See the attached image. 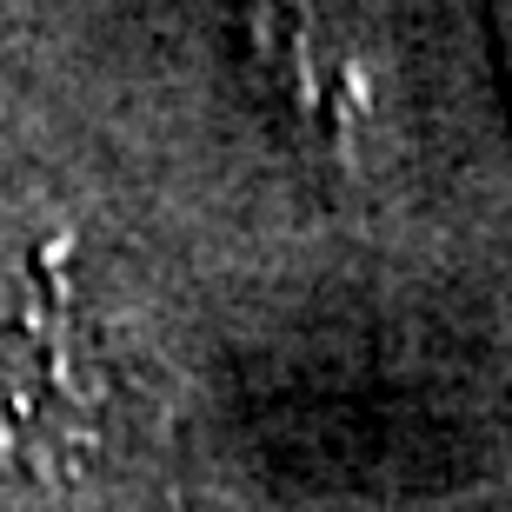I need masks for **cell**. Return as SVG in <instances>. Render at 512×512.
<instances>
[{
    "mask_svg": "<svg viewBox=\"0 0 512 512\" xmlns=\"http://www.w3.org/2000/svg\"><path fill=\"white\" fill-rule=\"evenodd\" d=\"M120 473V360L67 240L0 220V493L94 506Z\"/></svg>",
    "mask_w": 512,
    "mask_h": 512,
    "instance_id": "obj_1",
    "label": "cell"
}]
</instances>
